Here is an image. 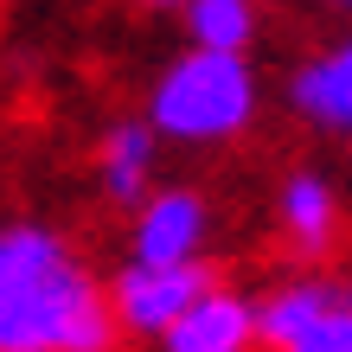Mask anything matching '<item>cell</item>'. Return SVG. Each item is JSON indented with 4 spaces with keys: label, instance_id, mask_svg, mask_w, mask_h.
Listing matches in <instances>:
<instances>
[{
    "label": "cell",
    "instance_id": "obj_11",
    "mask_svg": "<svg viewBox=\"0 0 352 352\" xmlns=\"http://www.w3.org/2000/svg\"><path fill=\"white\" fill-rule=\"evenodd\" d=\"M154 7H173V0H154Z\"/></svg>",
    "mask_w": 352,
    "mask_h": 352
},
{
    "label": "cell",
    "instance_id": "obj_3",
    "mask_svg": "<svg viewBox=\"0 0 352 352\" xmlns=\"http://www.w3.org/2000/svg\"><path fill=\"white\" fill-rule=\"evenodd\" d=\"M269 352H352V301L327 282H288L256 307Z\"/></svg>",
    "mask_w": 352,
    "mask_h": 352
},
{
    "label": "cell",
    "instance_id": "obj_6",
    "mask_svg": "<svg viewBox=\"0 0 352 352\" xmlns=\"http://www.w3.org/2000/svg\"><path fill=\"white\" fill-rule=\"evenodd\" d=\"M250 333H256V307H243L237 295L212 288V295H199V301L173 320L167 352H243V346H250Z\"/></svg>",
    "mask_w": 352,
    "mask_h": 352
},
{
    "label": "cell",
    "instance_id": "obj_9",
    "mask_svg": "<svg viewBox=\"0 0 352 352\" xmlns=\"http://www.w3.org/2000/svg\"><path fill=\"white\" fill-rule=\"evenodd\" d=\"M186 13H192L199 52H243V45H250V32H256L250 0H192Z\"/></svg>",
    "mask_w": 352,
    "mask_h": 352
},
{
    "label": "cell",
    "instance_id": "obj_8",
    "mask_svg": "<svg viewBox=\"0 0 352 352\" xmlns=\"http://www.w3.org/2000/svg\"><path fill=\"white\" fill-rule=\"evenodd\" d=\"M282 224H288V237L301 243V250H327L340 231V212H333V192L314 179V173H295L282 186Z\"/></svg>",
    "mask_w": 352,
    "mask_h": 352
},
{
    "label": "cell",
    "instance_id": "obj_1",
    "mask_svg": "<svg viewBox=\"0 0 352 352\" xmlns=\"http://www.w3.org/2000/svg\"><path fill=\"white\" fill-rule=\"evenodd\" d=\"M116 301L52 231H0V352H109Z\"/></svg>",
    "mask_w": 352,
    "mask_h": 352
},
{
    "label": "cell",
    "instance_id": "obj_7",
    "mask_svg": "<svg viewBox=\"0 0 352 352\" xmlns=\"http://www.w3.org/2000/svg\"><path fill=\"white\" fill-rule=\"evenodd\" d=\"M295 109L327 122V129H352V45H340L333 58L295 77Z\"/></svg>",
    "mask_w": 352,
    "mask_h": 352
},
{
    "label": "cell",
    "instance_id": "obj_5",
    "mask_svg": "<svg viewBox=\"0 0 352 352\" xmlns=\"http://www.w3.org/2000/svg\"><path fill=\"white\" fill-rule=\"evenodd\" d=\"M205 205L192 192H160L135 224V263H199Z\"/></svg>",
    "mask_w": 352,
    "mask_h": 352
},
{
    "label": "cell",
    "instance_id": "obj_4",
    "mask_svg": "<svg viewBox=\"0 0 352 352\" xmlns=\"http://www.w3.org/2000/svg\"><path fill=\"white\" fill-rule=\"evenodd\" d=\"M199 295H212V269L205 263H129L116 282V320L129 333H173V320L192 307Z\"/></svg>",
    "mask_w": 352,
    "mask_h": 352
},
{
    "label": "cell",
    "instance_id": "obj_2",
    "mask_svg": "<svg viewBox=\"0 0 352 352\" xmlns=\"http://www.w3.org/2000/svg\"><path fill=\"white\" fill-rule=\"evenodd\" d=\"M250 71L237 52H192L160 77L154 90V129H167L179 141H224L250 122Z\"/></svg>",
    "mask_w": 352,
    "mask_h": 352
},
{
    "label": "cell",
    "instance_id": "obj_12",
    "mask_svg": "<svg viewBox=\"0 0 352 352\" xmlns=\"http://www.w3.org/2000/svg\"><path fill=\"white\" fill-rule=\"evenodd\" d=\"M340 7H352V0H340Z\"/></svg>",
    "mask_w": 352,
    "mask_h": 352
},
{
    "label": "cell",
    "instance_id": "obj_10",
    "mask_svg": "<svg viewBox=\"0 0 352 352\" xmlns=\"http://www.w3.org/2000/svg\"><path fill=\"white\" fill-rule=\"evenodd\" d=\"M148 129L129 122V129L109 135V148H102V186H109L116 199H141V179H148Z\"/></svg>",
    "mask_w": 352,
    "mask_h": 352
}]
</instances>
